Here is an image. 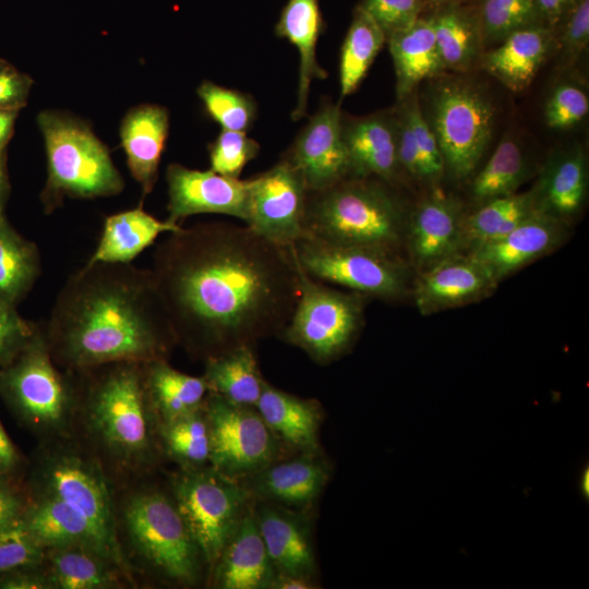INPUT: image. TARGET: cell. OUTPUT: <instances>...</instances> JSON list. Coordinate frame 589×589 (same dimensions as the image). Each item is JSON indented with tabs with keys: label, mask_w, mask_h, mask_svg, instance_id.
<instances>
[{
	"label": "cell",
	"mask_w": 589,
	"mask_h": 589,
	"mask_svg": "<svg viewBox=\"0 0 589 589\" xmlns=\"http://www.w3.org/2000/svg\"><path fill=\"white\" fill-rule=\"evenodd\" d=\"M149 271L176 342L204 360L279 338L300 296L292 247L247 225L181 227L158 244Z\"/></svg>",
	"instance_id": "obj_1"
},
{
	"label": "cell",
	"mask_w": 589,
	"mask_h": 589,
	"mask_svg": "<svg viewBox=\"0 0 589 589\" xmlns=\"http://www.w3.org/2000/svg\"><path fill=\"white\" fill-rule=\"evenodd\" d=\"M55 360L86 370L167 359L177 344L149 268L89 263L57 296L44 332Z\"/></svg>",
	"instance_id": "obj_2"
},
{
	"label": "cell",
	"mask_w": 589,
	"mask_h": 589,
	"mask_svg": "<svg viewBox=\"0 0 589 589\" xmlns=\"http://www.w3.org/2000/svg\"><path fill=\"white\" fill-rule=\"evenodd\" d=\"M392 185L373 177H349L309 192L303 237L401 255L408 215Z\"/></svg>",
	"instance_id": "obj_3"
},
{
	"label": "cell",
	"mask_w": 589,
	"mask_h": 589,
	"mask_svg": "<svg viewBox=\"0 0 589 589\" xmlns=\"http://www.w3.org/2000/svg\"><path fill=\"white\" fill-rule=\"evenodd\" d=\"M37 121L47 155L41 193L47 214L64 197L94 199L122 191L123 179L107 147L83 121L59 111H43Z\"/></svg>",
	"instance_id": "obj_4"
},
{
	"label": "cell",
	"mask_w": 589,
	"mask_h": 589,
	"mask_svg": "<svg viewBox=\"0 0 589 589\" xmlns=\"http://www.w3.org/2000/svg\"><path fill=\"white\" fill-rule=\"evenodd\" d=\"M91 383L86 417L91 431L115 458L128 465L153 454L156 418L146 395L142 363L115 362Z\"/></svg>",
	"instance_id": "obj_5"
},
{
	"label": "cell",
	"mask_w": 589,
	"mask_h": 589,
	"mask_svg": "<svg viewBox=\"0 0 589 589\" xmlns=\"http://www.w3.org/2000/svg\"><path fill=\"white\" fill-rule=\"evenodd\" d=\"M368 299L328 287L300 267V296L279 338L318 364L332 363L354 345Z\"/></svg>",
	"instance_id": "obj_6"
},
{
	"label": "cell",
	"mask_w": 589,
	"mask_h": 589,
	"mask_svg": "<svg viewBox=\"0 0 589 589\" xmlns=\"http://www.w3.org/2000/svg\"><path fill=\"white\" fill-rule=\"evenodd\" d=\"M172 494L204 564L212 572L254 500L240 481L211 466L181 469L172 480Z\"/></svg>",
	"instance_id": "obj_7"
},
{
	"label": "cell",
	"mask_w": 589,
	"mask_h": 589,
	"mask_svg": "<svg viewBox=\"0 0 589 589\" xmlns=\"http://www.w3.org/2000/svg\"><path fill=\"white\" fill-rule=\"evenodd\" d=\"M123 521L137 553L155 570L180 585L199 581L204 562L173 498L140 492L124 506Z\"/></svg>",
	"instance_id": "obj_8"
},
{
	"label": "cell",
	"mask_w": 589,
	"mask_h": 589,
	"mask_svg": "<svg viewBox=\"0 0 589 589\" xmlns=\"http://www.w3.org/2000/svg\"><path fill=\"white\" fill-rule=\"evenodd\" d=\"M292 249L300 267L320 281L385 301L400 300L410 291V267L401 255L306 237Z\"/></svg>",
	"instance_id": "obj_9"
},
{
	"label": "cell",
	"mask_w": 589,
	"mask_h": 589,
	"mask_svg": "<svg viewBox=\"0 0 589 589\" xmlns=\"http://www.w3.org/2000/svg\"><path fill=\"white\" fill-rule=\"evenodd\" d=\"M4 366L0 388L19 416L41 432L65 430L74 392L56 368L44 330L36 328L29 341Z\"/></svg>",
	"instance_id": "obj_10"
},
{
	"label": "cell",
	"mask_w": 589,
	"mask_h": 589,
	"mask_svg": "<svg viewBox=\"0 0 589 589\" xmlns=\"http://www.w3.org/2000/svg\"><path fill=\"white\" fill-rule=\"evenodd\" d=\"M494 112L489 96L469 82H444L435 91L430 125L455 179L474 173L492 137Z\"/></svg>",
	"instance_id": "obj_11"
},
{
	"label": "cell",
	"mask_w": 589,
	"mask_h": 589,
	"mask_svg": "<svg viewBox=\"0 0 589 589\" xmlns=\"http://www.w3.org/2000/svg\"><path fill=\"white\" fill-rule=\"evenodd\" d=\"M204 410L211 433L209 466L229 478L241 481L291 452L255 407L208 393Z\"/></svg>",
	"instance_id": "obj_12"
},
{
	"label": "cell",
	"mask_w": 589,
	"mask_h": 589,
	"mask_svg": "<svg viewBox=\"0 0 589 589\" xmlns=\"http://www.w3.org/2000/svg\"><path fill=\"white\" fill-rule=\"evenodd\" d=\"M36 493L57 497L83 516L113 563L128 574L129 567L118 542L110 490L95 462L74 450L51 453L38 470Z\"/></svg>",
	"instance_id": "obj_13"
},
{
	"label": "cell",
	"mask_w": 589,
	"mask_h": 589,
	"mask_svg": "<svg viewBox=\"0 0 589 589\" xmlns=\"http://www.w3.org/2000/svg\"><path fill=\"white\" fill-rule=\"evenodd\" d=\"M309 191L284 157L266 171L248 179V215L244 225L285 247L303 237Z\"/></svg>",
	"instance_id": "obj_14"
},
{
	"label": "cell",
	"mask_w": 589,
	"mask_h": 589,
	"mask_svg": "<svg viewBox=\"0 0 589 589\" xmlns=\"http://www.w3.org/2000/svg\"><path fill=\"white\" fill-rule=\"evenodd\" d=\"M341 119L339 104L322 101L283 156L299 172L309 192L325 190L351 177Z\"/></svg>",
	"instance_id": "obj_15"
},
{
	"label": "cell",
	"mask_w": 589,
	"mask_h": 589,
	"mask_svg": "<svg viewBox=\"0 0 589 589\" xmlns=\"http://www.w3.org/2000/svg\"><path fill=\"white\" fill-rule=\"evenodd\" d=\"M168 217L178 224L196 214H223L243 223L248 215V179L197 170L179 164L167 167Z\"/></svg>",
	"instance_id": "obj_16"
},
{
	"label": "cell",
	"mask_w": 589,
	"mask_h": 589,
	"mask_svg": "<svg viewBox=\"0 0 589 589\" xmlns=\"http://www.w3.org/2000/svg\"><path fill=\"white\" fill-rule=\"evenodd\" d=\"M498 283L468 253L453 254L419 272L411 293L422 315L481 301L493 293Z\"/></svg>",
	"instance_id": "obj_17"
},
{
	"label": "cell",
	"mask_w": 589,
	"mask_h": 589,
	"mask_svg": "<svg viewBox=\"0 0 589 589\" xmlns=\"http://www.w3.org/2000/svg\"><path fill=\"white\" fill-rule=\"evenodd\" d=\"M329 476V464L321 450L297 452L240 482L254 501L305 512L320 497Z\"/></svg>",
	"instance_id": "obj_18"
},
{
	"label": "cell",
	"mask_w": 589,
	"mask_h": 589,
	"mask_svg": "<svg viewBox=\"0 0 589 589\" xmlns=\"http://www.w3.org/2000/svg\"><path fill=\"white\" fill-rule=\"evenodd\" d=\"M461 203L435 189L423 197L407 218L405 247L419 272L459 252L464 219Z\"/></svg>",
	"instance_id": "obj_19"
},
{
	"label": "cell",
	"mask_w": 589,
	"mask_h": 589,
	"mask_svg": "<svg viewBox=\"0 0 589 589\" xmlns=\"http://www.w3.org/2000/svg\"><path fill=\"white\" fill-rule=\"evenodd\" d=\"M567 225L534 211L504 236L472 250L496 283L557 249L565 240Z\"/></svg>",
	"instance_id": "obj_20"
},
{
	"label": "cell",
	"mask_w": 589,
	"mask_h": 589,
	"mask_svg": "<svg viewBox=\"0 0 589 589\" xmlns=\"http://www.w3.org/2000/svg\"><path fill=\"white\" fill-rule=\"evenodd\" d=\"M253 514L276 574L314 579L316 561L304 512L254 501Z\"/></svg>",
	"instance_id": "obj_21"
},
{
	"label": "cell",
	"mask_w": 589,
	"mask_h": 589,
	"mask_svg": "<svg viewBox=\"0 0 589 589\" xmlns=\"http://www.w3.org/2000/svg\"><path fill=\"white\" fill-rule=\"evenodd\" d=\"M341 134L351 163V177L396 182L400 169L395 111L350 119L342 115Z\"/></svg>",
	"instance_id": "obj_22"
},
{
	"label": "cell",
	"mask_w": 589,
	"mask_h": 589,
	"mask_svg": "<svg viewBox=\"0 0 589 589\" xmlns=\"http://www.w3.org/2000/svg\"><path fill=\"white\" fill-rule=\"evenodd\" d=\"M531 191L537 211L567 225L582 211L587 200L585 152L574 146L552 154Z\"/></svg>",
	"instance_id": "obj_23"
},
{
	"label": "cell",
	"mask_w": 589,
	"mask_h": 589,
	"mask_svg": "<svg viewBox=\"0 0 589 589\" xmlns=\"http://www.w3.org/2000/svg\"><path fill=\"white\" fill-rule=\"evenodd\" d=\"M211 573L216 588L271 589L276 572L260 534L253 504Z\"/></svg>",
	"instance_id": "obj_24"
},
{
	"label": "cell",
	"mask_w": 589,
	"mask_h": 589,
	"mask_svg": "<svg viewBox=\"0 0 589 589\" xmlns=\"http://www.w3.org/2000/svg\"><path fill=\"white\" fill-rule=\"evenodd\" d=\"M168 130L169 113L159 105L136 106L122 120L121 145L129 170L141 185L143 196L149 194L156 183Z\"/></svg>",
	"instance_id": "obj_25"
},
{
	"label": "cell",
	"mask_w": 589,
	"mask_h": 589,
	"mask_svg": "<svg viewBox=\"0 0 589 589\" xmlns=\"http://www.w3.org/2000/svg\"><path fill=\"white\" fill-rule=\"evenodd\" d=\"M557 47L555 32L546 25L518 29L483 53L482 67L513 92L526 89L550 52Z\"/></svg>",
	"instance_id": "obj_26"
},
{
	"label": "cell",
	"mask_w": 589,
	"mask_h": 589,
	"mask_svg": "<svg viewBox=\"0 0 589 589\" xmlns=\"http://www.w3.org/2000/svg\"><path fill=\"white\" fill-rule=\"evenodd\" d=\"M255 408L292 453L321 450L323 409L318 400L292 395L266 382Z\"/></svg>",
	"instance_id": "obj_27"
},
{
	"label": "cell",
	"mask_w": 589,
	"mask_h": 589,
	"mask_svg": "<svg viewBox=\"0 0 589 589\" xmlns=\"http://www.w3.org/2000/svg\"><path fill=\"white\" fill-rule=\"evenodd\" d=\"M322 31L323 17L318 0H288L275 25L276 36L287 39L299 52L297 104L291 115L294 121L306 115L312 82L327 76L316 59V45Z\"/></svg>",
	"instance_id": "obj_28"
},
{
	"label": "cell",
	"mask_w": 589,
	"mask_h": 589,
	"mask_svg": "<svg viewBox=\"0 0 589 589\" xmlns=\"http://www.w3.org/2000/svg\"><path fill=\"white\" fill-rule=\"evenodd\" d=\"M386 41L395 67L399 100L410 96L421 81L445 70L429 16H420L409 26L390 34Z\"/></svg>",
	"instance_id": "obj_29"
},
{
	"label": "cell",
	"mask_w": 589,
	"mask_h": 589,
	"mask_svg": "<svg viewBox=\"0 0 589 589\" xmlns=\"http://www.w3.org/2000/svg\"><path fill=\"white\" fill-rule=\"evenodd\" d=\"M22 520L46 550L81 545L99 552L113 563L84 517L57 497L36 493Z\"/></svg>",
	"instance_id": "obj_30"
},
{
	"label": "cell",
	"mask_w": 589,
	"mask_h": 589,
	"mask_svg": "<svg viewBox=\"0 0 589 589\" xmlns=\"http://www.w3.org/2000/svg\"><path fill=\"white\" fill-rule=\"evenodd\" d=\"M142 370L146 395L157 425L204 406L209 392L203 376L178 371L167 359L144 362Z\"/></svg>",
	"instance_id": "obj_31"
},
{
	"label": "cell",
	"mask_w": 589,
	"mask_h": 589,
	"mask_svg": "<svg viewBox=\"0 0 589 589\" xmlns=\"http://www.w3.org/2000/svg\"><path fill=\"white\" fill-rule=\"evenodd\" d=\"M182 226L159 220L143 208H133L105 219L99 242L87 262L128 264L154 243L164 232H175Z\"/></svg>",
	"instance_id": "obj_32"
},
{
	"label": "cell",
	"mask_w": 589,
	"mask_h": 589,
	"mask_svg": "<svg viewBox=\"0 0 589 589\" xmlns=\"http://www.w3.org/2000/svg\"><path fill=\"white\" fill-rule=\"evenodd\" d=\"M202 376L209 393L248 407H256L266 383L250 346L206 359Z\"/></svg>",
	"instance_id": "obj_33"
},
{
	"label": "cell",
	"mask_w": 589,
	"mask_h": 589,
	"mask_svg": "<svg viewBox=\"0 0 589 589\" xmlns=\"http://www.w3.org/2000/svg\"><path fill=\"white\" fill-rule=\"evenodd\" d=\"M46 574L51 589H108L121 569L99 552L81 545L49 549Z\"/></svg>",
	"instance_id": "obj_34"
},
{
	"label": "cell",
	"mask_w": 589,
	"mask_h": 589,
	"mask_svg": "<svg viewBox=\"0 0 589 589\" xmlns=\"http://www.w3.org/2000/svg\"><path fill=\"white\" fill-rule=\"evenodd\" d=\"M429 17L444 68L453 71L470 69L483 47L474 10L462 3L444 4L434 8Z\"/></svg>",
	"instance_id": "obj_35"
},
{
	"label": "cell",
	"mask_w": 589,
	"mask_h": 589,
	"mask_svg": "<svg viewBox=\"0 0 589 589\" xmlns=\"http://www.w3.org/2000/svg\"><path fill=\"white\" fill-rule=\"evenodd\" d=\"M534 211L531 190L480 204L476 211L464 216L459 252L469 253L504 236Z\"/></svg>",
	"instance_id": "obj_36"
},
{
	"label": "cell",
	"mask_w": 589,
	"mask_h": 589,
	"mask_svg": "<svg viewBox=\"0 0 589 589\" xmlns=\"http://www.w3.org/2000/svg\"><path fill=\"white\" fill-rule=\"evenodd\" d=\"M385 41L386 36L376 22L356 5L340 50V99L358 88Z\"/></svg>",
	"instance_id": "obj_37"
},
{
	"label": "cell",
	"mask_w": 589,
	"mask_h": 589,
	"mask_svg": "<svg viewBox=\"0 0 589 589\" xmlns=\"http://www.w3.org/2000/svg\"><path fill=\"white\" fill-rule=\"evenodd\" d=\"M40 274L36 245L19 235L0 215V300L15 305Z\"/></svg>",
	"instance_id": "obj_38"
},
{
	"label": "cell",
	"mask_w": 589,
	"mask_h": 589,
	"mask_svg": "<svg viewBox=\"0 0 589 589\" xmlns=\"http://www.w3.org/2000/svg\"><path fill=\"white\" fill-rule=\"evenodd\" d=\"M528 164L519 144L504 137L471 183L472 199L482 204L517 192L528 176Z\"/></svg>",
	"instance_id": "obj_39"
},
{
	"label": "cell",
	"mask_w": 589,
	"mask_h": 589,
	"mask_svg": "<svg viewBox=\"0 0 589 589\" xmlns=\"http://www.w3.org/2000/svg\"><path fill=\"white\" fill-rule=\"evenodd\" d=\"M157 431L166 454L181 469L209 466L211 433L204 406L189 414L159 423Z\"/></svg>",
	"instance_id": "obj_40"
},
{
	"label": "cell",
	"mask_w": 589,
	"mask_h": 589,
	"mask_svg": "<svg viewBox=\"0 0 589 589\" xmlns=\"http://www.w3.org/2000/svg\"><path fill=\"white\" fill-rule=\"evenodd\" d=\"M474 12L483 45L501 43L518 29L545 25L537 0H481Z\"/></svg>",
	"instance_id": "obj_41"
},
{
	"label": "cell",
	"mask_w": 589,
	"mask_h": 589,
	"mask_svg": "<svg viewBox=\"0 0 589 589\" xmlns=\"http://www.w3.org/2000/svg\"><path fill=\"white\" fill-rule=\"evenodd\" d=\"M197 95L208 116L223 130L248 132L252 128L257 107L250 94L204 81L197 87Z\"/></svg>",
	"instance_id": "obj_42"
},
{
	"label": "cell",
	"mask_w": 589,
	"mask_h": 589,
	"mask_svg": "<svg viewBox=\"0 0 589 589\" xmlns=\"http://www.w3.org/2000/svg\"><path fill=\"white\" fill-rule=\"evenodd\" d=\"M47 550L28 530L23 520L0 531V576L45 563Z\"/></svg>",
	"instance_id": "obj_43"
},
{
	"label": "cell",
	"mask_w": 589,
	"mask_h": 589,
	"mask_svg": "<svg viewBox=\"0 0 589 589\" xmlns=\"http://www.w3.org/2000/svg\"><path fill=\"white\" fill-rule=\"evenodd\" d=\"M260 153V144L247 132L221 130L208 145L211 170L239 179L244 167Z\"/></svg>",
	"instance_id": "obj_44"
},
{
	"label": "cell",
	"mask_w": 589,
	"mask_h": 589,
	"mask_svg": "<svg viewBox=\"0 0 589 589\" xmlns=\"http://www.w3.org/2000/svg\"><path fill=\"white\" fill-rule=\"evenodd\" d=\"M397 110L407 121L413 134L423 169V180L436 183L444 173L445 165L434 132L411 95L400 100Z\"/></svg>",
	"instance_id": "obj_45"
},
{
	"label": "cell",
	"mask_w": 589,
	"mask_h": 589,
	"mask_svg": "<svg viewBox=\"0 0 589 589\" xmlns=\"http://www.w3.org/2000/svg\"><path fill=\"white\" fill-rule=\"evenodd\" d=\"M589 111L587 92L576 83L562 82L550 94L544 120L553 130H568L585 119Z\"/></svg>",
	"instance_id": "obj_46"
},
{
	"label": "cell",
	"mask_w": 589,
	"mask_h": 589,
	"mask_svg": "<svg viewBox=\"0 0 589 589\" xmlns=\"http://www.w3.org/2000/svg\"><path fill=\"white\" fill-rule=\"evenodd\" d=\"M554 32L563 59L576 60L589 43V0H573Z\"/></svg>",
	"instance_id": "obj_47"
},
{
	"label": "cell",
	"mask_w": 589,
	"mask_h": 589,
	"mask_svg": "<svg viewBox=\"0 0 589 589\" xmlns=\"http://www.w3.org/2000/svg\"><path fill=\"white\" fill-rule=\"evenodd\" d=\"M357 5L376 22L387 39L420 17L424 0H360Z\"/></svg>",
	"instance_id": "obj_48"
},
{
	"label": "cell",
	"mask_w": 589,
	"mask_h": 589,
	"mask_svg": "<svg viewBox=\"0 0 589 589\" xmlns=\"http://www.w3.org/2000/svg\"><path fill=\"white\" fill-rule=\"evenodd\" d=\"M36 328L19 315L15 305L0 300V365L9 363L24 348Z\"/></svg>",
	"instance_id": "obj_49"
},
{
	"label": "cell",
	"mask_w": 589,
	"mask_h": 589,
	"mask_svg": "<svg viewBox=\"0 0 589 589\" xmlns=\"http://www.w3.org/2000/svg\"><path fill=\"white\" fill-rule=\"evenodd\" d=\"M32 85L27 74L0 59V110L20 111L27 104Z\"/></svg>",
	"instance_id": "obj_50"
},
{
	"label": "cell",
	"mask_w": 589,
	"mask_h": 589,
	"mask_svg": "<svg viewBox=\"0 0 589 589\" xmlns=\"http://www.w3.org/2000/svg\"><path fill=\"white\" fill-rule=\"evenodd\" d=\"M2 589H51L46 570L20 569L0 576Z\"/></svg>",
	"instance_id": "obj_51"
},
{
	"label": "cell",
	"mask_w": 589,
	"mask_h": 589,
	"mask_svg": "<svg viewBox=\"0 0 589 589\" xmlns=\"http://www.w3.org/2000/svg\"><path fill=\"white\" fill-rule=\"evenodd\" d=\"M25 508L21 497L0 477V531L20 521Z\"/></svg>",
	"instance_id": "obj_52"
},
{
	"label": "cell",
	"mask_w": 589,
	"mask_h": 589,
	"mask_svg": "<svg viewBox=\"0 0 589 589\" xmlns=\"http://www.w3.org/2000/svg\"><path fill=\"white\" fill-rule=\"evenodd\" d=\"M19 464V455L14 444L0 422V477L11 473Z\"/></svg>",
	"instance_id": "obj_53"
},
{
	"label": "cell",
	"mask_w": 589,
	"mask_h": 589,
	"mask_svg": "<svg viewBox=\"0 0 589 589\" xmlns=\"http://www.w3.org/2000/svg\"><path fill=\"white\" fill-rule=\"evenodd\" d=\"M572 1L573 0H537L545 25L554 31Z\"/></svg>",
	"instance_id": "obj_54"
},
{
	"label": "cell",
	"mask_w": 589,
	"mask_h": 589,
	"mask_svg": "<svg viewBox=\"0 0 589 589\" xmlns=\"http://www.w3.org/2000/svg\"><path fill=\"white\" fill-rule=\"evenodd\" d=\"M315 585L317 584L311 578L276 574L271 589H314L318 587Z\"/></svg>",
	"instance_id": "obj_55"
},
{
	"label": "cell",
	"mask_w": 589,
	"mask_h": 589,
	"mask_svg": "<svg viewBox=\"0 0 589 589\" xmlns=\"http://www.w3.org/2000/svg\"><path fill=\"white\" fill-rule=\"evenodd\" d=\"M17 115L19 111L15 110H0V153L4 152L13 135Z\"/></svg>",
	"instance_id": "obj_56"
},
{
	"label": "cell",
	"mask_w": 589,
	"mask_h": 589,
	"mask_svg": "<svg viewBox=\"0 0 589 589\" xmlns=\"http://www.w3.org/2000/svg\"><path fill=\"white\" fill-rule=\"evenodd\" d=\"M9 190L8 176H7V166H5V154L4 152L0 153V215L3 214V206L7 199Z\"/></svg>",
	"instance_id": "obj_57"
},
{
	"label": "cell",
	"mask_w": 589,
	"mask_h": 589,
	"mask_svg": "<svg viewBox=\"0 0 589 589\" xmlns=\"http://www.w3.org/2000/svg\"><path fill=\"white\" fill-rule=\"evenodd\" d=\"M465 0H431L432 5L434 8L444 5V4H452V3H464Z\"/></svg>",
	"instance_id": "obj_58"
},
{
	"label": "cell",
	"mask_w": 589,
	"mask_h": 589,
	"mask_svg": "<svg viewBox=\"0 0 589 589\" xmlns=\"http://www.w3.org/2000/svg\"><path fill=\"white\" fill-rule=\"evenodd\" d=\"M589 472L588 470H586V472L584 473L582 476V479H581V489L584 491V494L586 496H588V490H589V485H588V480H589Z\"/></svg>",
	"instance_id": "obj_59"
}]
</instances>
